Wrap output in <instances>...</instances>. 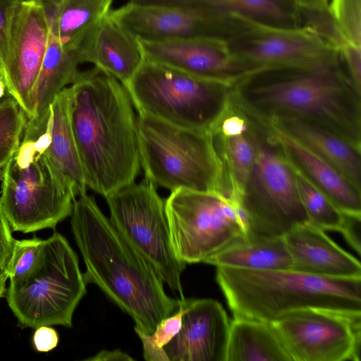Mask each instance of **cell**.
I'll return each instance as SVG.
<instances>
[{
	"label": "cell",
	"instance_id": "6da1fadb",
	"mask_svg": "<svg viewBox=\"0 0 361 361\" xmlns=\"http://www.w3.org/2000/svg\"><path fill=\"white\" fill-rule=\"evenodd\" d=\"M71 225L81 253L87 283H94L135 322V331L152 334L180 310L150 264L122 237L87 193L73 201Z\"/></svg>",
	"mask_w": 361,
	"mask_h": 361
},
{
	"label": "cell",
	"instance_id": "7a4b0ae2",
	"mask_svg": "<svg viewBox=\"0 0 361 361\" xmlns=\"http://www.w3.org/2000/svg\"><path fill=\"white\" fill-rule=\"evenodd\" d=\"M71 119L87 188L106 197L140 170L137 115L125 87L94 66L71 85Z\"/></svg>",
	"mask_w": 361,
	"mask_h": 361
},
{
	"label": "cell",
	"instance_id": "3957f363",
	"mask_svg": "<svg viewBox=\"0 0 361 361\" xmlns=\"http://www.w3.org/2000/svg\"><path fill=\"white\" fill-rule=\"evenodd\" d=\"M234 86L240 103L252 114L310 120L360 148V94L342 57L312 66L263 68Z\"/></svg>",
	"mask_w": 361,
	"mask_h": 361
},
{
	"label": "cell",
	"instance_id": "277c9868",
	"mask_svg": "<svg viewBox=\"0 0 361 361\" xmlns=\"http://www.w3.org/2000/svg\"><path fill=\"white\" fill-rule=\"evenodd\" d=\"M51 108L27 118L21 140L0 170V201L13 231L55 228L71 216L75 199L49 152Z\"/></svg>",
	"mask_w": 361,
	"mask_h": 361
},
{
	"label": "cell",
	"instance_id": "5b68a950",
	"mask_svg": "<svg viewBox=\"0 0 361 361\" xmlns=\"http://www.w3.org/2000/svg\"><path fill=\"white\" fill-rule=\"evenodd\" d=\"M216 267V282L234 317L270 323L306 307L361 312V277H323L293 269Z\"/></svg>",
	"mask_w": 361,
	"mask_h": 361
},
{
	"label": "cell",
	"instance_id": "8992f818",
	"mask_svg": "<svg viewBox=\"0 0 361 361\" xmlns=\"http://www.w3.org/2000/svg\"><path fill=\"white\" fill-rule=\"evenodd\" d=\"M136 129L145 178L171 191L186 189L223 192L224 164L210 132L176 126L137 112Z\"/></svg>",
	"mask_w": 361,
	"mask_h": 361
},
{
	"label": "cell",
	"instance_id": "52a82bcc",
	"mask_svg": "<svg viewBox=\"0 0 361 361\" xmlns=\"http://www.w3.org/2000/svg\"><path fill=\"white\" fill-rule=\"evenodd\" d=\"M123 85L137 112L188 129L210 132L230 107L228 88L234 85L144 59Z\"/></svg>",
	"mask_w": 361,
	"mask_h": 361
},
{
	"label": "cell",
	"instance_id": "ba28073f",
	"mask_svg": "<svg viewBox=\"0 0 361 361\" xmlns=\"http://www.w3.org/2000/svg\"><path fill=\"white\" fill-rule=\"evenodd\" d=\"M87 284L76 253L66 238L55 232L45 240L39 267L24 281L9 284L6 300L21 328L71 327Z\"/></svg>",
	"mask_w": 361,
	"mask_h": 361
},
{
	"label": "cell",
	"instance_id": "9c48e42d",
	"mask_svg": "<svg viewBox=\"0 0 361 361\" xmlns=\"http://www.w3.org/2000/svg\"><path fill=\"white\" fill-rule=\"evenodd\" d=\"M165 209L173 247L183 262H203L247 235L238 201L219 192L171 191Z\"/></svg>",
	"mask_w": 361,
	"mask_h": 361
},
{
	"label": "cell",
	"instance_id": "30bf717a",
	"mask_svg": "<svg viewBox=\"0 0 361 361\" xmlns=\"http://www.w3.org/2000/svg\"><path fill=\"white\" fill-rule=\"evenodd\" d=\"M110 221L153 268L162 281L184 298L180 277L186 264L176 255L165 200L147 179L131 183L104 197Z\"/></svg>",
	"mask_w": 361,
	"mask_h": 361
},
{
	"label": "cell",
	"instance_id": "8fae6325",
	"mask_svg": "<svg viewBox=\"0 0 361 361\" xmlns=\"http://www.w3.org/2000/svg\"><path fill=\"white\" fill-rule=\"evenodd\" d=\"M252 171L238 200L247 235H283L309 222L298 189L296 174L287 156L256 137Z\"/></svg>",
	"mask_w": 361,
	"mask_h": 361
},
{
	"label": "cell",
	"instance_id": "7c38bea8",
	"mask_svg": "<svg viewBox=\"0 0 361 361\" xmlns=\"http://www.w3.org/2000/svg\"><path fill=\"white\" fill-rule=\"evenodd\" d=\"M292 361H359L361 312L306 307L270 322Z\"/></svg>",
	"mask_w": 361,
	"mask_h": 361
},
{
	"label": "cell",
	"instance_id": "4fadbf2b",
	"mask_svg": "<svg viewBox=\"0 0 361 361\" xmlns=\"http://www.w3.org/2000/svg\"><path fill=\"white\" fill-rule=\"evenodd\" d=\"M228 44L235 56L258 68L312 66L341 58L336 47L304 27L252 22Z\"/></svg>",
	"mask_w": 361,
	"mask_h": 361
},
{
	"label": "cell",
	"instance_id": "5bb4252c",
	"mask_svg": "<svg viewBox=\"0 0 361 361\" xmlns=\"http://www.w3.org/2000/svg\"><path fill=\"white\" fill-rule=\"evenodd\" d=\"M111 13L136 38L147 42L191 37H212L228 42L252 22L237 15H210L130 1L111 9Z\"/></svg>",
	"mask_w": 361,
	"mask_h": 361
},
{
	"label": "cell",
	"instance_id": "9a60e30c",
	"mask_svg": "<svg viewBox=\"0 0 361 361\" xmlns=\"http://www.w3.org/2000/svg\"><path fill=\"white\" fill-rule=\"evenodd\" d=\"M48 34L42 0H18L11 17L8 56L0 79L27 117L30 94L42 66Z\"/></svg>",
	"mask_w": 361,
	"mask_h": 361
},
{
	"label": "cell",
	"instance_id": "2e32d148",
	"mask_svg": "<svg viewBox=\"0 0 361 361\" xmlns=\"http://www.w3.org/2000/svg\"><path fill=\"white\" fill-rule=\"evenodd\" d=\"M144 59L212 80L235 84L260 70L235 56L228 42L212 37L139 40Z\"/></svg>",
	"mask_w": 361,
	"mask_h": 361
},
{
	"label": "cell",
	"instance_id": "e0dca14e",
	"mask_svg": "<svg viewBox=\"0 0 361 361\" xmlns=\"http://www.w3.org/2000/svg\"><path fill=\"white\" fill-rule=\"evenodd\" d=\"M180 299L182 324L164 347L169 361H225L231 321L213 299Z\"/></svg>",
	"mask_w": 361,
	"mask_h": 361
},
{
	"label": "cell",
	"instance_id": "ac0fdd59",
	"mask_svg": "<svg viewBox=\"0 0 361 361\" xmlns=\"http://www.w3.org/2000/svg\"><path fill=\"white\" fill-rule=\"evenodd\" d=\"M73 47L82 63H92L123 85L133 77L144 61L139 39L114 19L111 11L85 32Z\"/></svg>",
	"mask_w": 361,
	"mask_h": 361
},
{
	"label": "cell",
	"instance_id": "d6986e66",
	"mask_svg": "<svg viewBox=\"0 0 361 361\" xmlns=\"http://www.w3.org/2000/svg\"><path fill=\"white\" fill-rule=\"evenodd\" d=\"M293 270L323 277H361L360 262L310 221L283 235Z\"/></svg>",
	"mask_w": 361,
	"mask_h": 361
},
{
	"label": "cell",
	"instance_id": "ffe728a7",
	"mask_svg": "<svg viewBox=\"0 0 361 361\" xmlns=\"http://www.w3.org/2000/svg\"><path fill=\"white\" fill-rule=\"evenodd\" d=\"M271 136L286 155L342 212L361 216L360 190L333 165L269 123Z\"/></svg>",
	"mask_w": 361,
	"mask_h": 361
},
{
	"label": "cell",
	"instance_id": "44dd1931",
	"mask_svg": "<svg viewBox=\"0 0 361 361\" xmlns=\"http://www.w3.org/2000/svg\"><path fill=\"white\" fill-rule=\"evenodd\" d=\"M269 121L333 165L360 190V147L332 130L310 120L279 115L269 118Z\"/></svg>",
	"mask_w": 361,
	"mask_h": 361
},
{
	"label": "cell",
	"instance_id": "7402d4cb",
	"mask_svg": "<svg viewBox=\"0 0 361 361\" xmlns=\"http://www.w3.org/2000/svg\"><path fill=\"white\" fill-rule=\"evenodd\" d=\"M130 2L173 7L192 12L232 14L259 23L300 27L299 8L293 0H128Z\"/></svg>",
	"mask_w": 361,
	"mask_h": 361
},
{
	"label": "cell",
	"instance_id": "603a6c76",
	"mask_svg": "<svg viewBox=\"0 0 361 361\" xmlns=\"http://www.w3.org/2000/svg\"><path fill=\"white\" fill-rule=\"evenodd\" d=\"M82 63L77 51L62 43L49 30L42 66L29 97V114L35 118L44 114L54 97L75 80Z\"/></svg>",
	"mask_w": 361,
	"mask_h": 361
},
{
	"label": "cell",
	"instance_id": "cb8c5ba5",
	"mask_svg": "<svg viewBox=\"0 0 361 361\" xmlns=\"http://www.w3.org/2000/svg\"><path fill=\"white\" fill-rule=\"evenodd\" d=\"M72 91L63 89L50 104L52 115L50 154L74 195L87 193V184L71 119Z\"/></svg>",
	"mask_w": 361,
	"mask_h": 361
},
{
	"label": "cell",
	"instance_id": "d4e9b609",
	"mask_svg": "<svg viewBox=\"0 0 361 361\" xmlns=\"http://www.w3.org/2000/svg\"><path fill=\"white\" fill-rule=\"evenodd\" d=\"M204 263L252 270L292 269V259L283 235H247Z\"/></svg>",
	"mask_w": 361,
	"mask_h": 361
},
{
	"label": "cell",
	"instance_id": "484cf974",
	"mask_svg": "<svg viewBox=\"0 0 361 361\" xmlns=\"http://www.w3.org/2000/svg\"><path fill=\"white\" fill-rule=\"evenodd\" d=\"M225 361H292L271 324L233 317Z\"/></svg>",
	"mask_w": 361,
	"mask_h": 361
},
{
	"label": "cell",
	"instance_id": "4316f807",
	"mask_svg": "<svg viewBox=\"0 0 361 361\" xmlns=\"http://www.w3.org/2000/svg\"><path fill=\"white\" fill-rule=\"evenodd\" d=\"M49 30L72 45L111 11L113 0H42Z\"/></svg>",
	"mask_w": 361,
	"mask_h": 361
},
{
	"label": "cell",
	"instance_id": "83f0119b",
	"mask_svg": "<svg viewBox=\"0 0 361 361\" xmlns=\"http://www.w3.org/2000/svg\"><path fill=\"white\" fill-rule=\"evenodd\" d=\"M292 164L295 171L301 200L310 222L324 231L341 232L347 214L338 209L326 195L293 162Z\"/></svg>",
	"mask_w": 361,
	"mask_h": 361
},
{
	"label": "cell",
	"instance_id": "f1b7e54d",
	"mask_svg": "<svg viewBox=\"0 0 361 361\" xmlns=\"http://www.w3.org/2000/svg\"><path fill=\"white\" fill-rule=\"evenodd\" d=\"M44 247L45 240L37 238L14 240L4 269L10 279V285L24 281L37 269L44 255Z\"/></svg>",
	"mask_w": 361,
	"mask_h": 361
},
{
	"label": "cell",
	"instance_id": "f546056e",
	"mask_svg": "<svg viewBox=\"0 0 361 361\" xmlns=\"http://www.w3.org/2000/svg\"><path fill=\"white\" fill-rule=\"evenodd\" d=\"M182 324V310H180L157 325L152 334L135 332L142 343L143 357L147 361H169L164 350L179 332Z\"/></svg>",
	"mask_w": 361,
	"mask_h": 361
},
{
	"label": "cell",
	"instance_id": "4dcf8cb0",
	"mask_svg": "<svg viewBox=\"0 0 361 361\" xmlns=\"http://www.w3.org/2000/svg\"><path fill=\"white\" fill-rule=\"evenodd\" d=\"M328 8L344 38L361 47V0H329Z\"/></svg>",
	"mask_w": 361,
	"mask_h": 361
},
{
	"label": "cell",
	"instance_id": "1f68e13d",
	"mask_svg": "<svg viewBox=\"0 0 361 361\" xmlns=\"http://www.w3.org/2000/svg\"><path fill=\"white\" fill-rule=\"evenodd\" d=\"M18 0H0V78L7 59L11 17Z\"/></svg>",
	"mask_w": 361,
	"mask_h": 361
},
{
	"label": "cell",
	"instance_id": "d6a6232c",
	"mask_svg": "<svg viewBox=\"0 0 361 361\" xmlns=\"http://www.w3.org/2000/svg\"><path fill=\"white\" fill-rule=\"evenodd\" d=\"M347 72L356 90L361 92V47L348 44L341 51Z\"/></svg>",
	"mask_w": 361,
	"mask_h": 361
},
{
	"label": "cell",
	"instance_id": "836d02e7",
	"mask_svg": "<svg viewBox=\"0 0 361 361\" xmlns=\"http://www.w3.org/2000/svg\"><path fill=\"white\" fill-rule=\"evenodd\" d=\"M14 238L0 201V269H5L10 259Z\"/></svg>",
	"mask_w": 361,
	"mask_h": 361
},
{
	"label": "cell",
	"instance_id": "e575fe53",
	"mask_svg": "<svg viewBox=\"0 0 361 361\" xmlns=\"http://www.w3.org/2000/svg\"><path fill=\"white\" fill-rule=\"evenodd\" d=\"M59 343L57 332L49 326H42L36 329L33 336V343L39 352H48L56 348Z\"/></svg>",
	"mask_w": 361,
	"mask_h": 361
},
{
	"label": "cell",
	"instance_id": "d590c367",
	"mask_svg": "<svg viewBox=\"0 0 361 361\" xmlns=\"http://www.w3.org/2000/svg\"><path fill=\"white\" fill-rule=\"evenodd\" d=\"M361 216L346 214L341 233L357 254L360 253Z\"/></svg>",
	"mask_w": 361,
	"mask_h": 361
},
{
	"label": "cell",
	"instance_id": "8d00e7d4",
	"mask_svg": "<svg viewBox=\"0 0 361 361\" xmlns=\"http://www.w3.org/2000/svg\"><path fill=\"white\" fill-rule=\"evenodd\" d=\"M89 361H132L134 359L121 350H102L94 357L86 359Z\"/></svg>",
	"mask_w": 361,
	"mask_h": 361
},
{
	"label": "cell",
	"instance_id": "74e56055",
	"mask_svg": "<svg viewBox=\"0 0 361 361\" xmlns=\"http://www.w3.org/2000/svg\"><path fill=\"white\" fill-rule=\"evenodd\" d=\"M299 9L325 10L328 9L329 0H293Z\"/></svg>",
	"mask_w": 361,
	"mask_h": 361
},
{
	"label": "cell",
	"instance_id": "f35d334b",
	"mask_svg": "<svg viewBox=\"0 0 361 361\" xmlns=\"http://www.w3.org/2000/svg\"><path fill=\"white\" fill-rule=\"evenodd\" d=\"M8 278L5 270L0 269V298L3 297L6 293V281Z\"/></svg>",
	"mask_w": 361,
	"mask_h": 361
},
{
	"label": "cell",
	"instance_id": "ab89813d",
	"mask_svg": "<svg viewBox=\"0 0 361 361\" xmlns=\"http://www.w3.org/2000/svg\"><path fill=\"white\" fill-rule=\"evenodd\" d=\"M6 90L5 84L2 80L0 79V99H1L5 95Z\"/></svg>",
	"mask_w": 361,
	"mask_h": 361
}]
</instances>
